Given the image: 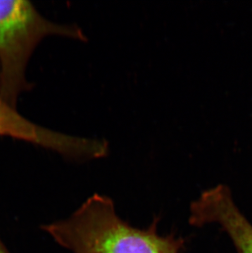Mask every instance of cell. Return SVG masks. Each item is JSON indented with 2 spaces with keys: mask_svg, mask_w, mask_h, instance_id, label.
<instances>
[{
  "mask_svg": "<svg viewBox=\"0 0 252 253\" xmlns=\"http://www.w3.org/2000/svg\"><path fill=\"white\" fill-rule=\"evenodd\" d=\"M157 225L155 218L147 229L131 226L117 215L111 198L94 194L70 217L42 228L72 253H180L184 240L160 235Z\"/></svg>",
  "mask_w": 252,
  "mask_h": 253,
  "instance_id": "obj_1",
  "label": "cell"
},
{
  "mask_svg": "<svg viewBox=\"0 0 252 253\" xmlns=\"http://www.w3.org/2000/svg\"><path fill=\"white\" fill-rule=\"evenodd\" d=\"M49 36L86 41L78 26L51 22L29 1L0 0V99L10 107L16 108L31 87L26 76L29 61Z\"/></svg>",
  "mask_w": 252,
  "mask_h": 253,
  "instance_id": "obj_2",
  "label": "cell"
},
{
  "mask_svg": "<svg viewBox=\"0 0 252 253\" xmlns=\"http://www.w3.org/2000/svg\"><path fill=\"white\" fill-rule=\"evenodd\" d=\"M0 136L41 146L76 162L99 158L103 151L100 140L71 136L47 129L31 122L1 99Z\"/></svg>",
  "mask_w": 252,
  "mask_h": 253,
  "instance_id": "obj_3",
  "label": "cell"
},
{
  "mask_svg": "<svg viewBox=\"0 0 252 253\" xmlns=\"http://www.w3.org/2000/svg\"><path fill=\"white\" fill-rule=\"evenodd\" d=\"M189 223L196 226L216 223L226 232L238 253H252V224L224 185L203 192L191 204Z\"/></svg>",
  "mask_w": 252,
  "mask_h": 253,
  "instance_id": "obj_4",
  "label": "cell"
},
{
  "mask_svg": "<svg viewBox=\"0 0 252 253\" xmlns=\"http://www.w3.org/2000/svg\"><path fill=\"white\" fill-rule=\"evenodd\" d=\"M0 253H8L1 242H0Z\"/></svg>",
  "mask_w": 252,
  "mask_h": 253,
  "instance_id": "obj_5",
  "label": "cell"
}]
</instances>
